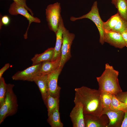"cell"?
Wrapping results in <instances>:
<instances>
[{
    "label": "cell",
    "mask_w": 127,
    "mask_h": 127,
    "mask_svg": "<svg viewBox=\"0 0 127 127\" xmlns=\"http://www.w3.org/2000/svg\"><path fill=\"white\" fill-rule=\"evenodd\" d=\"M74 103L81 102L83 107L84 115L99 117L103 110L100 100L101 92L99 90L83 86L75 89Z\"/></svg>",
    "instance_id": "obj_1"
},
{
    "label": "cell",
    "mask_w": 127,
    "mask_h": 127,
    "mask_svg": "<svg viewBox=\"0 0 127 127\" xmlns=\"http://www.w3.org/2000/svg\"><path fill=\"white\" fill-rule=\"evenodd\" d=\"M119 72L108 63L105 65V70L100 76L96 77L98 90L115 95L122 91L120 86L118 76Z\"/></svg>",
    "instance_id": "obj_2"
},
{
    "label": "cell",
    "mask_w": 127,
    "mask_h": 127,
    "mask_svg": "<svg viewBox=\"0 0 127 127\" xmlns=\"http://www.w3.org/2000/svg\"><path fill=\"white\" fill-rule=\"evenodd\" d=\"M14 85L7 84V91L4 102L0 107V124L7 117L16 114L18 108V104L16 95L13 91Z\"/></svg>",
    "instance_id": "obj_3"
},
{
    "label": "cell",
    "mask_w": 127,
    "mask_h": 127,
    "mask_svg": "<svg viewBox=\"0 0 127 127\" xmlns=\"http://www.w3.org/2000/svg\"><path fill=\"white\" fill-rule=\"evenodd\" d=\"M84 18H87L92 21L95 24L98 30L99 34V42L102 45L104 43V30L103 28L104 22L101 19L99 13L97 2L95 1L90 11L87 13L78 17L72 16L70 20L72 21Z\"/></svg>",
    "instance_id": "obj_4"
},
{
    "label": "cell",
    "mask_w": 127,
    "mask_h": 127,
    "mask_svg": "<svg viewBox=\"0 0 127 127\" xmlns=\"http://www.w3.org/2000/svg\"><path fill=\"white\" fill-rule=\"evenodd\" d=\"M46 20L50 29L56 34L57 30L61 15L60 3L48 5L46 9Z\"/></svg>",
    "instance_id": "obj_5"
},
{
    "label": "cell",
    "mask_w": 127,
    "mask_h": 127,
    "mask_svg": "<svg viewBox=\"0 0 127 127\" xmlns=\"http://www.w3.org/2000/svg\"><path fill=\"white\" fill-rule=\"evenodd\" d=\"M63 41L61 50L60 67L63 68L65 64L71 57V48L75 35L71 33L65 28L63 33Z\"/></svg>",
    "instance_id": "obj_6"
},
{
    "label": "cell",
    "mask_w": 127,
    "mask_h": 127,
    "mask_svg": "<svg viewBox=\"0 0 127 127\" xmlns=\"http://www.w3.org/2000/svg\"><path fill=\"white\" fill-rule=\"evenodd\" d=\"M27 10L24 6L13 2L10 5L8 10L9 13L12 15L20 14L26 18L29 21V25L24 35L25 39L27 38L28 32L31 24L33 22L40 23L41 21L38 18L34 17L28 12Z\"/></svg>",
    "instance_id": "obj_7"
},
{
    "label": "cell",
    "mask_w": 127,
    "mask_h": 127,
    "mask_svg": "<svg viewBox=\"0 0 127 127\" xmlns=\"http://www.w3.org/2000/svg\"><path fill=\"white\" fill-rule=\"evenodd\" d=\"M63 68L59 67L55 70L47 75L48 95L59 98L61 88L58 85L59 76Z\"/></svg>",
    "instance_id": "obj_8"
},
{
    "label": "cell",
    "mask_w": 127,
    "mask_h": 127,
    "mask_svg": "<svg viewBox=\"0 0 127 127\" xmlns=\"http://www.w3.org/2000/svg\"><path fill=\"white\" fill-rule=\"evenodd\" d=\"M41 63L32 65L23 70L18 71L12 76V79L15 80L33 81L34 79L38 75Z\"/></svg>",
    "instance_id": "obj_9"
},
{
    "label": "cell",
    "mask_w": 127,
    "mask_h": 127,
    "mask_svg": "<svg viewBox=\"0 0 127 127\" xmlns=\"http://www.w3.org/2000/svg\"><path fill=\"white\" fill-rule=\"evenodd\" d=\"M103 114L106 115L108 118L109 123L107 127H120L124 115L123 111L103 108L101 115Z\"/></svg>",
    "instance_id": "obj_10"
},
{
    "label": "cell",
    "mask_w": 127,
    "mask_h": 127,
    "mask_svg": "<svg viewBox=\"0 0 127 127\" xmlns=\"http://www.w3.org/2000/svg\"><path fill=\"white\" fill-rule=\"evenodd\" d=\"M75 104L70 115L73 127H85L83 107L82 104L78 102Z\"/></svg>",
    "instance_id": "obj_11"
},
{
    "label": "cell",
    "mask_w": 127,
    "mask_h": 127,
    "mask_svg": "<svg viewBox=\"0 0 127 127\" xmlns=\"http://www.w3.org/2000/svg\"><path fill=\"white\" fill-rule=\"evenodd\" d=\"M104 42L120 49H122L126 45L124 40L119 33L111 30H104Z\"/></svg>",
    "instance_id": "obj_12"
},
{
    "label": "cell",
    "mask_w": 127,
    "mask_h": 127,
    "mask_svg": "<svg viewBox=\"0 0 127 127\" xmlns=\"http://www.w3.org/2000/svg\"><path fill=\"white\" fill-rule=\"evenodd\" d=\"M85 127H107L109 119L106 115L99 117L85 114L84 115Z\"/></svg>",
    "instance_id": "obj_13"
},
{
    "label": "cell",
    "mask_w": 127,
    "mask_h": 127,
    "mask_svg": "<svg viewBox=\"0 0 127 127\" xmlns=\"http://www.w3.org/2000/svg\"><path fill=\"white\" fill-rule=\"evenodd\" d=\"M65 28L63 20L61 16L57 30L55 34L56 40L54 48V54L52 61L56 60L61 56V48L63 41V33Z\"/></svg>",
    "instance_id": "obj_14"
},
{
    "label": "cell",
    "mask_w": 127,
    "mask_h": 127,
    "mask_svg": "<svg viewBox=\"0 0 127 127\" xmlns=\"http://www.w3.org/2000/svg\"><path fill=\"white\" fill-rule=\"evenodd\" d=\"M61 56L54 61H46L42 62L38 73V75H48L59 67Z\"/></svg>",
    "instance_id": "obj_15"
},
{
    "label": "cell",
    "mask_w": 127,
    "mask_h": 127,
    "mask_svg": "<svg viewBox=\"0 0 127 127\" xmlns=\"http://www.w3.org/2000/svg\"><path fill=\"white\" fill-rule=\"evenodd\" d=\"M54 54V48H48L41 53L36 54L31 59L32 65L38 64L44 61H52Z\"/></svg>",
    "instance_id": "obj_16"
},
{
    "label": "cell",
    "mask_w": 127,
    "mask_h": 127,
    "mask_svg": "<svg viewBox=\"0 0 127 127\" xmlns=\"http://www.w3.org/2000/svg\"><path fill=\"white\" fill-rule=\"evenodd\" d=\"M47 75H37L34 79L41 93L43 100L45 104L48 95L47 87Z\"/></svg>",
    "instance_id": "obj_17"
},
{
    "label": "cell",
    "mask_w": 127,
    "mask_h": 127,
    "mask_svg": "<svg viewBox=\"0 0 127 127\" xmlns=\"http://www.w3.org/2000/svg\"><path fill=\"white\" fill-rule=\"evenodd\" d=\"M59 108V105L48 116L47 121L52 127H63L64 126L60 120Z\"/></svg>",
    "instance_id": "obj_18"
},
{
    "label": "cell",
    "mask_w": 127,
    "mask_h": 127,
    "mask_svg": "<svg viewBox=\"0 0 127 127\" xmlns=\"http://www.w3.org/2000/svg\"><path fill=\"white\" fill-rule=\"evenodd\" d=\"M59 98L48 95L45 105L47 108L48 116H49L59 105Z\"/></svg>",
    "instance_id": "obj_19"
},
{
    "label": "cell",
    "mask_w": 127,
    "mask_h": 127,
    "mask_svg": "<svg viewBox=\"0 0 127 127\" xmlns=\"http://www.w3.org/2000/svg\"><path fill=\"white\" fill-rule=\"evenodd\" d=\"M114 5L118 9L117 13L127 21V1L126 0H116Z\"/></svg>",
    "instance_id": "obj_20"
},
{
    "label": "cell",
    "mask_w": 127,
    "mask_h": 127,
    "mask_svg": "<svg viewBox=\"0 0 127 127\" xmlns=\"http://www.w3.org/2000/svg\"><path fill=\"white\" fill-rule=\"evenodd\" d=\"M109 108L114 110H122L125 112L127 111V105L119 100L115 95H112L111 102Z\"/></svg>",
    "instance_id": "obj_21"
},
{
    "label": "cell",
    "mask_w": 127,
    "mask_h": 127,
    "mask_svg": "<svg viewBox=\"0 0 127 127\" xmlns=\"http://www.w3.org/2000/svg\"><path fill=\"white\" fill-rule=\"evenodd\" d=\"M120 17L117 13L111 16L106 22H104L103 24L104 30H111L119 20Z\"/></svg>",
    "instance_id": "obj_22"
},
{
    "label": "cell",
    "mask_w": 127,
    "mask_h": 127,
    "mask_svg": "<svg viewBox=\"0 0 127 127\" xmlns=\"http://www.w3.org/2000/svg\"><path fill=\"white\" fill-rule=\"evenodd\" d=\"M112 95L105 92H101L100 98L101 102L103 107L109 108L112 100Z\"/></svg>",
    "instance_id": "obj_23"
},
{
    "label": "cell",
    "mask_w": 127,
    "mask_h": 127,
    "mask_svg": "<svg viewBox=\"0 0 127 127\" xmlns=\"http://www.w3.org/2000/svg\"><path fill=\"white\" fill-rule=\"evenodd\" d=\"M111 30L120 34L127 31V21L120 16L119 20Z\"/></svg>",
    "instance_id": "obj_24"
},
{
    "label": "cell",
    "mask_w": 127,
    "mask_h": 127,
    "mask_svg": "<svg viewBox=\"0 0 127 127\" xmlns=\"http://www.w3.org/2000/svg\"><path fill=\"white\" fill-rule=\"evenodd\" d=\"M7 84L2 77L0 78V107L4 101L7 91Z\"/></svg>",
    "instance_id": "obj_25"
},
{
    "label": "cell",
    "mask_w": 127,
    "mask_h": 127,
    "mask_svg": "<svg viewBox=\"0 0 127 127\" xmlns=\"http://www.w3.org/2000/svg\"><path fill=\"white\" fill-rule=\"evenodd\" d=\"M115 95L119 100L124 103L127 105V91H122Z\"/></svg>",
    "instance_id": "obj_26"
},
{
    "label": "cell",
    "mask_w": 127,
    "mask_h": 127,
    "mask_svg": "<svg viewBox=\"0 0 127 127\" xmlns=\"http://www.w3.org/2000/svg\"><path fill=\"white\" fill-rule=\"evenodd\" d=\"M10 22V19L8 16L5 15L1 16L0 20V29L1 28L3 25L7 26Z\"/></svg>",
    "instance_id": "obj_27"
},
{
    "label": "cell",
    "mask_w": 127,
    "mask_h": 127,
    "mask_svg": "<svg viewBox=\"0 0 127 127\" xmlns=\"http://www.w3.org/2000/svg\"><path fill=\"white\" fill-rule=\"evenodd\" d=\"M14 2L24 6L28 11H29L31 15L33 16V13L32 10L28 8L26 4V0H13Z\"/></svg>",
    "instance_id": "obj_28"
},
{
    "label": "cell",
    "mask_w": 127,
    "mask_h": 127,
    "mask_svg": "<svg viewBox=\"0 0 127 127\" xmlns=\"http://www.w3.org/2000/svg\"><path fill=\"white\" fill-rule=\"evenodd\" d=\"M10 67V64L8 63L6 64L0 70V78L2 77V75L4 72Z\"/></svg>",
    "instance_id": "obj_29"
},
{
    "label": "cell",
    "mask_w": 127,
    "mask_h": 127,
    "mask_svg": "<svg viewBox=\"0 0 127 127\" xmlns=\"http://www.w3.org/2000/svg\"><path fill=\"white\" fill-rule=\"evenodd\" d=\"M120 127H127V111L124 112V119Z\"/></svg>",
    "instance_id": "obj_30"
},
{
    "label": "cell",
    "mask_w": 127,
    "mask_h": 127,
    "mask_svg": "<svg viewBox=\"0 0 127 127\" xmlns=\"http://www.w3.org/2000/svg\"><path fill=\"white\" fill-rule=\"evenodd\" d=\"M124 40L126 47H127V30L121 34Z\"/></svg>",
    "instance_id": "obj_31"
},
{
    "label": "cell",
    "mask_w": 127,
    "mask_h": 127,
    "mask_svg": "<svg viewBox=\"0 0 127 127\" xmlns=\"http://www.w3.org/2000/svg\"><path fill=\"white\" fill-rule=\"evenodd\" d=\"M116 1V0H111V3L115 5Z\"/></svg>",
    "instance_id": "obj_32"
},
{
    "label": "cell",
    "mask_w": 127,
    "mask_h": 127,
    "mask_svg": "<svg viewBox=\"0 0 127 127\" xmlns=\"http://www.w3.org/2000/svg\"><path fill=\"white\" fill-rule=\"evenodd\" d=\"M127 1V0H126Z\"/></svg>",
    "instance_id": "obj_33"
}]
</instances>
